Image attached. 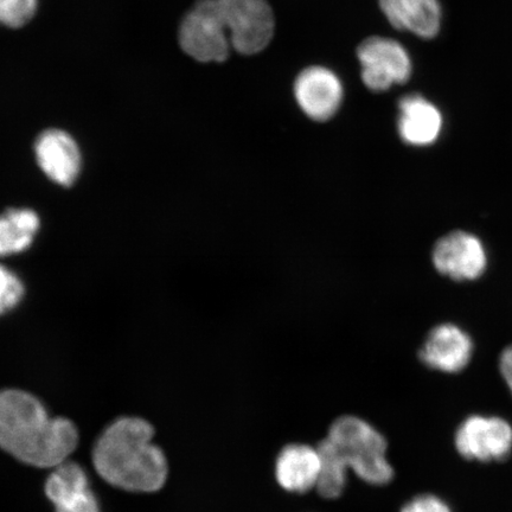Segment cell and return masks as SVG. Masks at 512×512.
Masks as SVG:
<instances>
[{
	"label": "cell",
	"mask_w": 512,
	"mask_h": 512,
	"mask_svg": "<svg viewBox=\"0 0 512 512\" xmlns=\"http://www.w3.org/2000/svg\"><path fill=\"white\" fill-rule=\"evenodd\" d=\"M179 43L197 61L227 60L232 44L215 0H200L188 12L179 29Z\"/></svg>",
	"instance_id": "5b68a950"
},
{
	"label": "cell",
	"mask_w": 512,
	"mask_h": 512,
	"mask_svg": "<svg viewBox=\"0 0 512 512\" xmlns=\"http://www.w3.org/2000/svg\"><path fill=\"white\" fill-rule=\"evenodd\" d=\"M35 157L51 182L69 188L78 181L82 169L81 150L68 132L57 128L42 132L35 143Z\"/></svg>",
	"instance_id": "9c48e42d"
},
{
	"label": "cell",
	"mask_w": 512,
	"mask_h": 512,
	"mask_svg": "<svg viewBox=\"0 0 512 512\" xmlns=\"http://www.w3.org/2000/svg\"><path fill=\"white\" fill-rule=\"evenodd\" d=\"M499 370L512 395V344L502 352Z\"/></svg>",
	"instance_id": "44dd1931"
},
{
	"label": "cell",
	"mask_w": 512,
	"mask_h": 512,
	"mask_svg": "<svg viewBox=\"0 0 512 512\" xmlns=\"http://www.w3.org/2000/svg\"><path fill=\"white\" fill-rule=\"evenodd\" d=\"M381 10L395 29L407 30L425 40L438 35L439 0H380Z\"/></svg>",
	"instance_id": "9a60e30c"
},
{
	"label": "cell",
	"mask_w": 512,
	"mask_h": 512,
	"mask_svg": "<svg viewBox=\"0 0 512 512\" xmlns=\"http://www.w3.org/2000/svg\"><path fill=\"white\" fill-rule=\"evenodd\" d=\"M294 95L307 117L326 121L334 117L343 100V86L338 76L324 67H310L299 74Z\"/></svg>",
	"instance_id": "30bf717a"
},
{
	"label": "cell",
	"mask_w": 512,
	"mask_h": 512,
	"mask_svg": "<svg viewBox=\"0 0 512 512\" xmlns=\"http://www.w3.org/2000/svg\"><path fill=\"white\" fill-rule=\"evenodd\" d=\"M357 57L362 66V80L370 91L384 92L411 78V57L399 42L389 38H367L358 47Z\"/></svg>",
	"instance_id": "52a82bcc"
},
{
	"label": "cell",
	"mask_w": 512,
	"mask_h": 512,
	"mask_svg": "<svg viewBox=\"0 0 512 512\" xmlns=\"http://www.w3.org/2000/svg\"><path fill=\"white\" fill-rule=\"evenodd\" d=\"M454 444L467 460L502 462L512 451V427L498 416L472 415L458 427Z\"/></svg>",
	"instance_id": "8992f818"
},
{
	"label": "cell",
	"mask_w": 512,
	"mask_h": 512,
	"mask_svg": "<svg viewBox=\"0 0 512 512\" xmlns=\"http://www.w3.org/2000/svg\"><path fill=\"white\" fill-rule=\"evenodd\" d=\"M322 459L318 446L287 444L274 462L275 482L288 494L305 495L316 490Z\"/></svg>",
	"instance_id": "8fae6325"
},
{
	"label": "cell",
	"mask_w": 512,
	"mask_h": 512,
	"mask_svg": "<svg viewBox=\"0 0 512 512\" xmlns=\"http://www.w3.org/2000/svg\"><path fill=\"white\" fill-rule=\"evenodd\" d=\"M79 445L67 418H53L36 396L21 389L0 392V448L25 465L54 469Z\"/></svg>",
	"instance_id": "6da1fadb"
},
{
	"label": "cell",
	"mask_w": 512,
	"mask_h": 512,
	"mask_svg": "<svg viewBox=\"0 0 512 512\" xmlns=\"http://www.w3.org/2000/svg\"><path fill=\"white\" fill-rule=\"evenodd\" d=\"M24 296L25 286L21 278L0 264V316L16 309Z\"/></svg>",
	"instance_id": "ac0fdd59"
},
{
	"label": "cell",
	"mask_w": 512,
	"mask_h": 512,
	"mask_svg": "<svg viewBox=\"0 0 512 512\" xmlns=\"http://www.w3.org/2000/svg\"><path fill=\"white\" fill-rule=\"evenodd\" d=\"M230 44L243 55L264 50L274 34V16L266 0H215Z\"/></svg>",
	"instance_id": "277c9868"
},
{
	"label": "cell",
	"mask_w": 512,
	"mask_h": 512,
	"mask_svg": "<svg viewBox=\"0 0 512 512\" xmlns=\"http://www.w3.org/2000/svg\"><path fill=\"white\" fill-rule=\"evenodd\" d=\"M398 128L408 145L427 146L437 142L443 128L438 108L420 94H409L400 100Z\"/></svg>",
	"instance_id": "5bb4252c"
},
{
	"label": "cell",
	"mask_w": 512,
	"mask_h": 512,
	"mask_svg": "<svg viewBox=\"0 0 512 512\" xmlns=\"http://www.w3.org/2000/svg\"><path fill=\"white\" fill-rule=\"evenodd\" d=\"M53 470L46 482V495L55 512H100L87 473L79 464L67 460Z\"/></svg>",
	"instance_id": "4fadbf2b"
},
{
	"label": "cell",
	"mask_w": 512,
	"mask_h": 512,
	"mask_svg": "<svg viewBox=\"0 0 512 512\" xmlns=\"http://www.w3.org/2000/svg\"><path fill=\"white\" fill-rule=\"evenodd\" d=\"M354 475L371 486L392 483L395 471L388 458V441L377 428L356 415L339 416L326 435Z\"/></svg>",
	"instance_id": "3957f363"
},
{
	"label": "cell",
	"mask_w": 512,
	"mask_h": 512,
	"mask_svg": "<svg viewBox=\"0 0 512 512\" xmlns=\"http://www.w3.org/2000/svg\"><path fill=\"white\" fill-rule=\"evenodd\" d=\"M41 228L40 215L30 208L0 214V258L21 254L32 246Z\"/></svg>",
	"instance_id": "2e32d148"
},
{
	"label": "cell",
	"mask_w": 512,
	"mask_h": 512,
	"mask_svg": "<svg viewBox=\"0 0 512 512\" xmlns=\"http://www.w3.org/2000/svg\"><path fill=\"white\" fill-rule=\"evenodd\" d=\"M400 512H452V510L440 497L424 494L409 499Z\"/></svg>",
	"instance_id": "ffe728a7"
},
{
	"label": "cell",
	"mask_w": 512,
	"mask_h": 512,
	"mask_svg": "<svg viewBox=\"0 0 512 512\" xmlns=\"http://www.w3.org/2000/svg\"><path fill=\"white\" fill-rule=\"evenodd\" d=\"M37 11V0H0V25L21 28Z\"/></svg>",
	"instance_id": "d6986e66"
},
{
	"label": "cell",
	"mask_w": 512,
	"mask_h": 512,
	"mask_svg": "<svg viewBox=\"0 0 512 512\" xmlns=\"http://www.w3.org/2000/svg\"><path fill=\"white\" fill-rule=\"evenodd\" d=\"M322 459L316 491L325 499H337L348 485L349 465L338 448L328 438L317 445Z\"/></svg>",
	"instance_id": "e0dca14e"
},
{
	"label": "cell",
	"mask_w": 512,
	"mask_h": 512,
	"mask_svg": "<svg viewBox=\"0 0 512 512\" xmlns=\"http://www.w3.org/2000/svg\"><path fill=\"white\" fill-rule=\"evenodd\" d=\"M153 438L155 428L149 421L131 416L115 420L94 445L96 472L120 490L137 494L162 490L169 477V464Z\"/></svg>",
	"instance_id": "7a4b0ae2"
},
{
	"label": "cell",
	"mask_w": 512,
	"mask_h": 512,
	"mask_svg": "<svg viewBox=\"0 0 512 512\" xmlns=\"http://www.w3.org/2000/svg\"><path fill=\"white\" fill-rule=\"evenodd\" d=\"M432 260L435 270L456 281L476 280L488 265L482 241L463 230L447 234L435 243Z\"/></svg>",
	"instance_id": "ba28073f"
},
{
	"label": "cell",
	"mask_w": 512,
	"mask_h": 512,
	"mask_svg": "<svg viewBox=\"0 0 512 512\" xmlns=\"http://www.w3.org/2000/svg\"><path fill=\"white\" fill-rule=\"evenodd\" d=\"M473 342L465 331L453 324H441L427 336L419 351L426 367L446 374H456L471 362Z\"/></svg>",
	"instance_id": "7c38bea8"
}]
</instances>
